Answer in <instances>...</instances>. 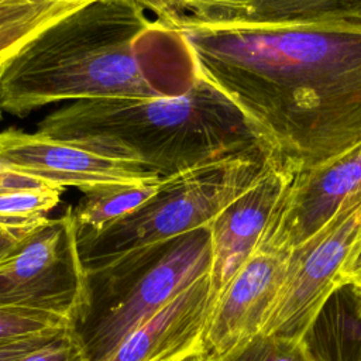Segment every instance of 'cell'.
<instances>
[{
    "label": "cell",
    "mask_w": 361,
    "mask_h": 361,
    "mask_svg": "<svg viewBox=\"0 0 361 361\" xmlns=\"http://www.w3.org/2000/svg\"><path fill=\"white\" fill-rule=\"evenodd\" d=\"M17 361H92L86 343L78 326H72L42 347L25 354Z\"/></svg>",
    "instance_id": "ffe728a7"
},
{
    "label": "cell",
    "mask_w": 361,
    "mask_h": 361,
    "mask_svg": "<svg viewBox=\"0 0 361 361\" xmlns=\"http://www.w3.org/2000/svg\"><path fill=\"white\" fill-rule=\"evenodd\" d=\"M10 1H47V0H0V4L10 3ZM49 1H59V0H49ZM89 1H93V0H89Z\"/></svg>",
    "instance_id": "cb8c5ba5"
},
{
    "label": "cell",
    "mask_w": 361,
    "mask_h": 361,
    "mask_svg": "<svg viewBox=\"0 0 361 361\" xmlns=\"http://www.w3.org/2000/svg\"><path fill=\"white\" fill-rule=\"evenodd\" d=\"M72 326L78 324L55 313L0 306V345L30 337L56 334Z\"/></svg>",
    "instance_id": "ac0fdd59"
},
{
    "label": "cell",
    "mask_w": 361,
    "mask_h": 361,
    "mask_svg": "<svg viewBox=\"0 0 361 361\" xmlns=\"http://www.w3.org/2000/svg\"><path fill=\"white\" fill-rule=\"evenodd\" d=\"M348 17H361V0H248L233 23H299Z\"/></svg>",
    "instance_id": "2e32d148"
},
{
    "label": "cell",
    "mask_w": 361,
    "mask_h": 361,
    "mask_svg": "<svg viewBox=\"0 0 361 361\" xmlns=\"http://www.w3.org/2000/svg\"><path fill=\"white\" fill-rule=\"evenodd\" d=\"M199 75L183 34L138 0H93L44 28L7 62L0 106L25 116L59 102L176 96Z\"/></svg>",
    "instance_id": "7a4b0ae2"
},
{
    "label": "cell",
    "mask_w": 361,
    "mask_h": 361,
    "mask_svg": "<svg viewBox=\"0 0 361 361\" xmlns=\"http://www.w3.org/2000/svg\"><path fill=\"white\" fill-rule=\"evenodd\" d=\"M1 7H3V4H0V10H1Z\"/></svg>",
    "instance_id": "4316f807"
},
{
    "label": "cell",
    "mask_w": 361,
    "mask_h": 361,
    "mask_svg": "<svg viewBox=\"0 0 361 361\" xmlns=\"http://www.w3.org/2000/svg\"><path fill=\"white\" fill-rule=\"evenodd\" d=\"M341 281L344 286H353L355 292L361 295V243L344 267Z\"/></svg>",
    "instance_id": "7402d4cb"
},
{
    "label": "cell",
    "mask_w": 361,
    "mask_h": 361,
    "mask_svg": "<svg viewBox=\"0 0 361 361\" xmlns=\"http://www.w3.org/2000/svg\"><path fill=\"white\" fill-rule=\"evenodd\" d=\"M63 188L3 168L0 171V226L31 230L44 223Z\"/></svg>",
    "instance_id": "4fadbf2b"
},
{
    "label": "cell",
    "mask_w": 361,
    "mask_h": 361,
    "mask_svg": "<svg viewBox=\"0 0 361 361\" xmlns=\"http://www.w3.org/2000/svg\"><path fill=\"white\" fill-rule=\"evenodd\" d=\"M185 361H200V358H199L197 355H192L190 358H188V360H185Z\"/></svg>",
    "instance_id": "d4e9b609"
},
{
    "label": "cell",
    "mask_w": 361,
    "mask_h": 361,
    "mask_svg": "<svg viewBox=\"0 0 361 361\" xmlns=\"http://www.w3.org/2000/svg\"><path fill=\"white\" fill-rule=\"evenodd\" d=\"M0 164L6 169L63 189L73 186L83 193L103 186L144 185L161 179L137 162L14 128L0 133Z\"/></svg>",
    "instance_id": "9c48e42d"
},
{
    "label": "cell",
    "mask_w": 361,
    "mask_h": 361,
    "mask_svg": "<svg viewBox=\"0 0 361 361\" xmlns=\"http://www.w3.org/2000/svg\"><path fill=\"white\" fill-rule=\"evenodd\" d=\"M361 243V200L344 206L324 227L290 251L281 289L261 334L307 338L343 269Z\"/></svg>",
    "instance_id": "52a82bcc"
},
{
    "label": "cell",
    "mask_w": 361,
    "mask_h": 361,
    "mask_svg": "<svg viewBox=\"0 0 361 361\" xmlns=\"http://www.w3.org/2000/svg\"><path fill=\"white\" fill-rule=\"evenodd\" d=\"M268 154L238 155L161 178L154 195L106 230L78 240L86 271L111 290L166 243L209 227L272 165Z\"/></svg>",
    "instance_id": "277c9868"
},
{
    "label": "cell",
    "mask_w": 361,
    "mask_h": 361,
    "mask_svg": "<svg viewBox=\"0 0 361 361\" xmlns=\"http://www.w3.org/2000/svg\"><path fill=\"white\" fill-rule=\"evenodd\" d=\"M56 334H48V336H37V337H30L25 340H18L13 343H7L0 345V361H17L25 354L42 347L48 341H51Z\"/></svg>",
    "instance_id": "44dd1931"
},
{
    "label": "cell",
    "mask_w": 361,
    "mask_h": 361,
    "mask_svg": "<svg viewBox=\"0 0 361 361\" xmlns=\"http://www.w3.org/2000/svg\"><path fill=\"white\" fill-rule=\"evenodd\" d=\"M199 72L296 172L361 144V17L182 31Z\"/></svg>",
    "instance_id": "6da1fadb"
},
{
    "label": "cell",
    "mask_w": 361,
    "mask_h": 361,
    "mask_svg": "<svg viewBox=\"0 0 361 361\" xmlns=\"http://www.w3.org/2000/svg\"><path fill=\"white\" fill-rule=\"evenodd\" d=\"M158 21L176 31L230 24L248 0H138Z\"/></svg>",
    "instance_id": "e0dca14e"
},
{
    "label": "cell",
    "mask_w": 361,
    "mask_h": 361,
    "mask_svg": "<svg viewBox=\"0 0 361 361\" xmlns=\"http://www.w3.org/2000/svg\"><path fill=\"white\" fill-rule=\"evenodd\" d=\"M3 228H4V227H1V226H0V230H3Z\"/></svg>",
    "instance_id": "83f0119b"
},
{
    "label": "cell",
    "mask_w": 361,
    "mask_h": 361,
    "mask_svg": "<svg viewBox=\"0 0 361 361\" xmlns=\"http://www.w3.org/2000/svg\"><path fill=\"white\" fill-rule=\"evenodd\" d=\"M209 227L176 237L141 268L111 289L114 300L94 320L83 340L92 361H103L141 322L210 272Z\"/></svg>",
    "instance_id": "8992f818"
},
{
    "label": "cell",
    "mask_w": 361,
    "mask_h": 361,
    "mask_svg": "<svg viewBox=\"0 0 361 361\" xmlns=\"http://www.w3.org/2000/svg\"><path fill=\"white\" fill-rule=\"evenodd\" d=\"M158 182L111 185L85 192L76 207L72 209L78 240L94 235L134 213L154 195Z\"/></svg>",
    "instance_id": "5bb4252c"
},
{
    "label": "cell",
    "mask_w": 361,
    "mask_h": 361,
    "mask_svg": "<svg viewBox=\"0 0 361 361\" xmlns=\"http://www.w3.org/2000/svg\"><path fill=\"white\" fill-rule=\"evenodd\" d=\"M210 314V272L134 327L103 361H185L196 355Z\"/></svg>",
    "instance_id": "7c38bea8"
},
{
    "label": "cell",
    "mask_w": 361,
    "mask_h": 361,
    "mask_svg": "<svg viewBox=\"0 0 361 361\" xmlns=\"http://www.w3.org/2000/svg\"><path fill=\"white\" fill-rule=\"evenodd\" d=\"M72 209L31 230L0 265V306L42 310L78 324L92 310V283Z\"/></svg>",
    "instance_id": "5b68a950"
},
{
    "label": "cell",
    "mask_w": 361,
    "mask_h": 361,
    "mask_svg": "<svg viewBox=\"0 0 361 361\" xmlns=\"http://www.w3.org/2000/svg\"><path fill=\"white\" fill-rule=\"evenodd\" d=\"M34 230V228H31ZM24 228H3L0 230V265L13 254L20 241L31 231Z\"/></svg>",
    "instance_id": "603a6c76"
},
{
    "label": "cell",
    "mask_w": 361,
    "mask_h": 361,
    "mask_svg": "<svg viewBox=\"0 0 361 361\" xmlns=\"http://www.w3.org/2000/svg\"><path fill=\"white\" fill-rule=\"evenodd\" d=\"M295 173L290 168L272 164L210 223V312L233 276L259 245Z\"/></svg>",
    "instance_id": "8fae6325"
},
{
    "label": "cell",
    "mask_w": 361,
    "mask_h": 361,
    "mask_svg": "<svg viewBox=\"0 0 361 361\" xmlns=\"http://www.w3.org/2000/svg\"><path fill=\"white\" fill-rule=\"evenodd\" d=\"M361 200V144L320 166L296 172L259 245L290 252L344 206Z\"/></svg>",
    "instance_id": "30bf717a"
},
{
    "label": "cell",
    "mask_w": 361,
    "mask_h": 361,
    "mask_svg": "<svg viewBox=\"0 0 361 361\" xmlns=\"http://www.w3.org/2000/svg\"><path fill=\"white\" fill-rule=\"evenodd\" d=\"M35 133L137 162L159 178L231 157L269 155L240 107L202 73L176 96L72 102L47 114Z\"/></svg>",
    "instance_id": "3957f363"
},
{
    "label": "cell",
    "mask_w": 361,
    "mask_h": 361,
    "mask_svg": "<svg viewBox=\"0 0 361 361\" xmlns=\"http://www.w3.org/2000/svg\"><path fill=\"white\" fill-rule=\"evenodd\" d=\"M1 169H3V166H1V164H0V171H1Z\"/></svg>",
    "instance_id": "484cf974"
},
{
    "label": "cell",
    "mask_w": 361,
    "mask_h": 361,
    "mask_svg": "<svg viewBox=\"0 0 361 361\" xmlns=\"http://www.w3.org/2000/svg\"><path fill=\"white\" fill-rule=\"evenodd\" d=\"M228 361H319L306 338L259 334Z\"/></svg>",
    "instance_id": "d6986e66"
},
{
    "label": "cell",
    "mask_w": 361,
    "mask_h": 361,
    "mask_svg": "<svg viewBox=\"0 0 361 361\" xmlns=\"http://www.w3.org/2000/svg\"><path fill=\"white\" fill-rule=\"evenodd\" d=\"M290 252L258 245L213 306L206 323L200 361H228L261 334L283 282Z\"/></svg>",
    "instance_id": "ba28073f"
},
{
    "label": "cell",
    "mask_w": 361,
    "mask_h": 361,
    "mask_svg": "<svg viewBox=\"0 0 361 361\" xmlns=\"http://www.w3.org/2000/svg\"><path fill=\"white\" fill-rule=\"evenodd\" d=\"M78 7L75 0L4 3L0 10V61L11 59L38 32Z\"/></svg>",
    "instance_id": "9a60e30c"
}]
</instances>
